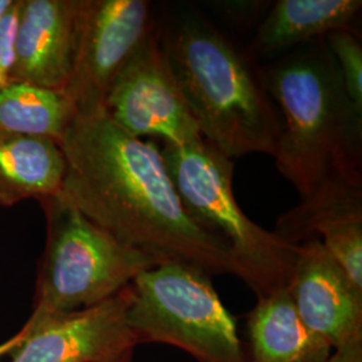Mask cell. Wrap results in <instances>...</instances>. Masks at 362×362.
Returning <instances> with one entry per match:
<instances>
[{
	"instance_id": "17",
	"label": "cell",
	"mask_w": 362,
	"mask_h": 362,
	"mask_svg": "<svg viewBox=\"0 0 362 362\" xmlns=\"http://www.w3.org/2000/svg\"><path fill=\"white\" fill-rule=\"evenodd\" d=\"M318 238L353 284L362 288V219L336 223Z\"/></svg>"
},
{
	"instance_id": "16",
	"label": "cell",
	"mask_w": 362,
	"mask_h": 362,
	"mask_svg": "<svg viewBox=\"0 0 362 362\" xmlns=\"http://www.w3.org/2000/svg\"><path fill=\"white\" fill-rule=\"evenodd\" d=\"M78 116L66 90L11 82L0 89V133L62 140Z\"/></svg>"
},
{
	"instance_id": "10",
	"label": "cell",
	"mask_w": 362,
	"mask_h": 362,
	"mask_svg": "<svg viewBox=\"0 0 362 362\" xmlns=\"http://www.w3.org/2000/svg\"><path fill=\"white\" fill-rule=\"evenodd\" d=\"M300 320L333 348L362 341V288L326 251L320 238L297 246L287 285Z\"/></svg>"
},
{
	"instance_id": "18",
	"label": "cell",
	"mask_w": 362,
	"mask_h": 362,
	"mask_svg": "<svg viewBox=\"0 0 362 362\" xmlns=\"http://www.w3.org/2000/svg\"><path fill=\"white\" fill-rule=\"evenodd\" d=\"M336 59L346 94L356 113L362 117V46L353 30H338L325 37Z\"/></svg>"
},
{
	"instance_id": "11",
	"label": "cell",
	"mask_w": 362,
	"mask_h": 362,
	"mask_svg": "<svg viewBox=\"0 0 362 362\" xmlns=\"http://www.w3.org/2000/svg\"><path fill=\"white\" fill-rule=\"evenodd\" d=\"M81 0H19L11 82L65 90L71 77Z\"/></svg>"
},
{
	"instance_id": "14",
	"label": "cell",
	"mask_w": 362,
	"mask_h": 362,
	"mask_svg": "<svg viewBox=\"0 0 362 362\" xmlns=\"http://www.w3.org/2000/svg\"><path fill=\"white\" fill-rule=\"evenodd\" d=\"M66 158L50 139L0 133V206L62 194Z\"/></svg>"
},
{
	"instance_id": "6",
	"label": "cell",
	"mask_w": 362,
	"mask_h": 362,
	"mask_svg": "<svg viewBox=\"0 0 362 362\" xmlns=\"http://www.w3.org/2000/svg\"><path fill=\"white\" fill-rule=\"evenodd\" d=\"M128 325L137 344H163L196 362H248L235 317L211 276L194 266L163 262L132 284Z\"/></svg>"
},
{
	"instance_id": "8",
	"label": "cell",
	"mask_w": 362,
	"mask_h": 362,
	"mask_svg": "<svg viewBox=\"0 0 362 362\" xmlns=\"http://www.w3.org/2000/svg\"><path fill=\"white\" fill-rule=\"evenodd\" d=\"M104 112L119 129L164 144L203 140L160 40V27L145 39L106 94Z\"/></svg>"
},
{
	"instance_id": "12",
	"label": "cell",
	"mask_w": 362,
	"mask_h": 362,
	"mask_svg": "<svg viewBox=\"0 0 362 362\" xmlns=\"http://www.w3.org/2000/svg\"><path fill=\"white\" fill-rule=\"evenodd\" d=\"M248 362H326L333 348L300 320L287 287L258 298L247 317Z\"/></svg>"
},
{
	"instance_id": "23",
	"label": "cell",
	"mask_w": 362,
	"mask_h": 362,
	"mask_svg": "<svg viewBox=\"0 0 362 362\" xmlns=\"http://www.w3.org/2000/svg\"><path fill=\"white\" fill-rule=\"evenodd\" d=\"M133 351H134V349L127 350V351L118 354L116 357L109 358V360L104 362H133Z\"/></svg>"
},
{
	"instance_id": "22",
	"label": "cell",
	"mask_w": 362,
	"mask_h": 362,
	"mask_svg": "<svg viewBox=\"0 0 362 362\" xmlns=\"http://www.w3.org/2000/svg\"><path fill=\"white\" fill-rule=\"evenodd\" d=\"M28 332H30V327H28V325H27L26 322V325H25L15 336L11 337L10 339H7L6 342L0 344V360H1L4 356L11 354L13 350L16 349V348L23 342V339L26 338Z\"/></svg>"
},
{
	"instance_id": "3",
	"label": "cell",
	"mask_w": 362,
	"mask_h": 362,
	"mask_svg": "<svg viewBox=\"0 0 362 362\" xmlns=\"http://www.w3.org/2000/svg\"><path fill=\"white\" fill-rule=\"evenodd\" d=\"M259 73L282 124L276 168L300 199L334 172L362 169V117L325 37L286 52Z\"/></svg>"
},
{
	"instance_id": "21",
	"label": "cell",
	"mask_w": 362,
	"mask_h": 362,
	"mask_svg": "<svg viewBox=\"0 0 362 362\" xmlns=\"http://www.w3.org/2000/svg\"><path fill=\"white\" fill-rule=\"evenodd\" d=\"M326 362H362V341L333 350Z\"/></svg>"
},
{
	"instance_id": "9",
	"label": "cell",
	"mask_w": 362,
	"mask_h": 362,
	"mask_svg": "<svg viewBox=\"0 0 362 362\" xmlns=\"http://www.w3.org/2000/svg\"><path fill=\"white\" fill-rule=\"evenodd\" d=\"M132 286V285H130ZM85 310L31 315L10 362H104L139 344L128 325L132 287Z\"/></svg>"
},
{
	"instance_id": "7",
	"label": "cell",
	"mask_w": 362,
	"mask_h": 362,
	"mask_svg": "<svg viewBox=\"0 0 362 362\" xmlns=\"http://www.w3.org/2000/svg\"><path fill=\"white\" fill-rule=\"evenodd\" d=\"M157 25L145 0H81L76 58L65 89L78 116L104 110L112 83Z\"/></svg>"
},
{
	"instance_id": "1",
	"label": "cell",
	"mask_w": 362,
	"mask_h": 362,
	"mask_svg": "<svg viewBox=\"0 0 362 362\" xmlns=\"http://www.w3.org/2000/svg\"><path fill=\"white\" fill-rule=\"evenodd\" d=\"M59 146L62 194L93 223L160 263L239 278L230 248L187 214L153 141L130 136L101 110L76 117Z\"/></svg>"
},
{
	"instance_id": "5",
	"label": "cell",
	"mask_w": 362,
	"mask_h": 362,
	"mask_svg": "<svg viewBox=\"0 0 362 362\" xmlns=\"http://www.w3.org/2000/svg\"><path fill=\"white\" fill-rule=\"evenodd\" d=\"M39 203L47 236L34 315H64L97 306L160 263L93 223L64 194Z\"/></svg>"
},
{
	"instance_id": "2",
	"label": "cell",
	"mask_w": 362,
	"mask_h": 362,
	"mask_svg": "<svg viewBox=\"0 0 362 362\" xmlns=\"http://www.w3.org/2000/svg\"><path fill=\"white\" fill-rule=\"evenodd\" d=\"M158 27L202 139L231 160L250 153L275 157L281 117L246 52L191 7L170 10Z\"/></svg>"
},
{
	"instance_id": "4",
	"label": "cell",
	"mask_w": 362,
	"mask_h": 362,
	"mask_svg": "<svg viewBox=\"0 0 362 362\" xmlns=\"http://www.w3.org/2000/svg\"><path fill=\"white\" fill-rule=\"evenodd\" d=\"M161 153L187 214L230 248L239 279L257 299L286 288L297 246L254 223L239 207L233 189V160L204 140L164 144Z\"/></svg>"
},
{
	"instance_id": "24",
	"label": "cell",
	"mask_w": 362,
	"mask_h": 362,
	"mask_svg": "<svg viewBox=\"0 0 362 362\" xmlns=\"http://www.w3.org/2000/svg\"><path fill=\"white\" fill-rule=\"evenodd\" d=\"M11 0H0V16L6 11V8L10 6Z\"/></svg>"
},
{
	"instance_id": "19",
	"label": "cell",
	"mask_w": 362,
	"mask_h": 362,
	"mask_svg": "<svg viewBox=\"0 0 362 362\" xmlns=\"http://www.w3.org/2000/svg\"><path fill=\"white\" fill-rule=\"evenodd\" d=\"M19 19V0H11L0 16V89L11 83L16 57V30Z\"/></svg>"
},
{
	"instance_id": "13",
	"label": "cell",
	"mask_w": 362,
	"mask_h": 362,
	"mask_svg": "<svg viewBox=\"0 0 362 362\" xmlns=\"http://www.w3.org/2000/svg\"><path fill=\"white\" fill-rule=\"evenodd\" d=\"M361 0H278L260 22L246 54L251 58L290 52L338 30H351Z\"/></svg>"
},
{
	"instance_id": "20",
	"label": "cell",
	"mask_w": 362,
	"mask_h": 362,
	"mask_svg": "<svg viewBox=\"0 0 362 362\" xmlns=\"http://www.w3.org/2000/svg\"><path fill=\"white\" fill-rule=\"evenodd\" d=\"M227 19L233 21L236 25L251 23L258 19L263 6L267 3L263 1H219L216 3Z\"/></svg>"
},
{
	"instance_id": "15",
	"label": "cell",
	"mask_w": 362,
	"mask_h": 362,
	"mask_svg": "<svg viewBox=\"0 0 362 362\" xmlns=\"http://www.w3.org/2000/svg\"><path fill=\"white\" fill-rule=\"evenodd\" d=\"M354 219H362V169H345L332 173L297 207L282 214L274 233L299 246L326 227Z\"/></svg>"
}]
</instances>
